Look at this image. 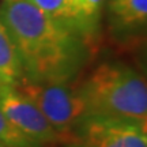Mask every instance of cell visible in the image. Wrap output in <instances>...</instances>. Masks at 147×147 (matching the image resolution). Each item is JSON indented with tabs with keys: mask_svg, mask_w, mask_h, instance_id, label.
<instances>
[{
	"mask_svg": "<svg viewBox=\"0 0 147 147\" xmlns=\"http://www.w3.org/2000/svg\"><path fill=\"white\" fill-rule=\"evenodd\" d=\"M0 19L15 42L23 80L72 82L87 63V40L48 16L32 1L3 0Z\"/></svg>",
	"mask_w": 147,
	"mask_h": 147,
	"instance_id": "6da1fadb",
	"label": "cell"
},
{
	"mask_svg": "<svg viewBox=\"0 0 147 147\" xmlns=\"http://www.w3.org/2000/svg\"><path fill=\"white\" fill-rule=\"evenodd\" d=\"M76 84L86 116L134 121L147 127L146 79L128 63L102 61Z\"/></svg>",
	"mask_w": 147,
	"mask_h": 147,
	"instance_id": "7a4b0ae2",
	"label": "cell"
},
{
	"mask_svg": "<svg viewBox=\"0 0 147 147\" xmlns=\"http://www.w3.org/2000/svg\"><path fill=\"white\" fill-rule=\"evenodd\" d=\"M38 108L48 120L61 144L75 140V132L86 117L83 100L78 84L72 82H30L22 80L16 86Z\"/></svg>",
	"mask_w": 147,
	"mask_h": 147,
	"instance_id": "3957f363",
	"label": "cell"
},
{
	"mask_svg": "<svg viewBox=\"0 0 147 147\" xmlns=\"http://www.w3.org/2000/svg\"><path fill=\"white\" fill-rule=\"evenodd\" d=\"M146 128L134 121L86 116L74 142L83 147H147Z\"/></svg>",
	"mask_w": 147,
	"mask_h": 147,
	"instance_id": "277c9868",
	"label": "cell"
},
{
	"mask_svg": "<svg viewBox=\"0 0 147 147\" xmlns=\"http://www.w3.org/2000/svg\"><path fill=\"white\" fill-rule=\"evenodd\" d=\"M0 109L19 131L38 146L61 144L60 138L44 115L16 87H0Z\"/></svg>",
	"mask_w": 147,
	"mask_h": 147,
	"instance_id": "5b68a950",
	"label": "cell"
},
{
	"mask_svg": "<svg viewBox=\"0 0 147 147\" xmlns=\"http://www.w3.org/2000/svg\"><path fill=\"white\" fill-rule=\"evenodd\" d=\"M112 30L119 37H132L144 32L147 25V0H106Z\"/></svg>",
	"mask_w": 147,
	"mask_h": 147,
	"instance_id": "8992f818",
	"label": "cell"
},
{
	"mask_svg": "<svg viewBox=\"0 0 147 147\" xmlns=\"http://www.w3.org/2000/svg\"><path fill=\"white\" fill-rule=\"evenodd\" d=\"M23 80L18 49L8 29L0 19V87H16Z\"/></svg>",
	"mask_w": 147,
	"mask_h": 147,
	"instance_id": "52a82bcc",
	"label": "cell"
},
{
	"mask_svg": "<svg viewBox=\"0 0 147 147\" xmlns=\"http://www.w3.org/2000/svg\"><path fill=\"white\" fill-rule=\"evenodd\" d=\"M48 16L89 40L90 36L74 0H29Z\"/></svg>",
	"mask_w": 147,
	"mask_h": 147,
	"instance_id": "ba28073f",
	"label": "cell"
},
{
	"mask_svg": "<svg viewBox=\"0 0 147 147\" xmlns=\"http://www.w3.org/2000/svg\"><path fill=\"white\" fill-rule=\"evenodd\" d=\"M0 143L8 147H41L19 131L0 109Z\"/></svg>",
	"mask_w": 147,
	"mask_h": 147,
	"instance_id": "9c48e42d",
	"label": "cell"
},
{
	"mask_svg": "<svg viewBox=\"0 0 147 147\" xmlns=\"http://www.w3.org/2000/svg\"><path fill=\"white\" fill-rule=\"evenodd\" d=\"M74 3L80 14L86 30L91 37L97 30L101 12L105 8L106 0H74Z\"/></svg>",
	"mask_w": 147,
	"mask_h": 147,
	"instance_id": "30bf717a",
	"label": "cell"
},
{
	"mask_svg": "<svg viewBox=\"0 0 147 147\" xmlns=\"http://www.w3.org/2000/svg\"><path fill=\"white\" fill-rule=\"evenodd\" d=\"M65 147H83L82 144H79L76 142H72V143H68V144H65Z\"/></svg>",
	"mask_w": 147,
	"mask_h": 147,
	"instance_id": "8fae6325",
	"label": "cell"
},
{
	"mask_svg": "<svg viewBox=\"0 0 147 147\" xmlns=\"http://www.w3.org/2000/svg\"><path fill=\"white\" fill-rule=\"evenodd\" d=\"M0 147H8V146H5V144H3V143H0Z\"/></svg>",
	"mask_w": 147,
	"mask_h": 147,
	"instance_id": "7c38bea8",
	"label": "cell"
}]
</instances>
